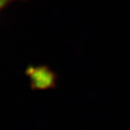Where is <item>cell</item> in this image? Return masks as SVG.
Returning a JSON list of instances; mask_svg holds the SVG:
<instances>
[{"label":"cell","mask_w":130,"mask_h":130,"mask_svg":"<svg viewBox=\"0 0 130 130\" xmlns=\"http://www.w3.org/2000/svg\"><path fill=\"white\" fill-rule=\"evenodd\" d=\"M10 1H12V0H0V10H1L5 6H6Z\"/></svg>","instance_id":"6da1fadb"}]
</instances>
